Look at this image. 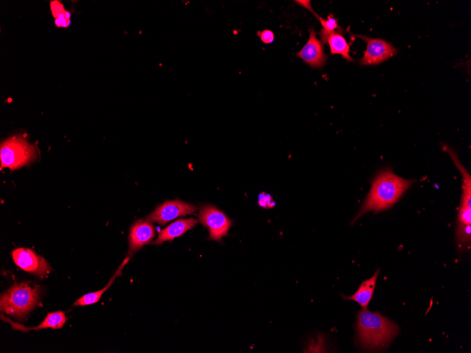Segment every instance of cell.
I'll list each match as a JSON object with an SVG mask.
<instances>
[{
    "label": "cell",
    "mask_w": 471,
    "mask_h": 353,
    "mask_svg": "<svg viewBox=\"0 0 471 353\" xmlns=\"http://www.w3.org/2000/svg\"><path fill=\"white\" fill-rule=\"evenodd\" d=\"M398 333L400 328L377 312L363 309L358 314L356 342L362 350H382L389 346Z\"/></svg>",
    "instance_id": "obj_1"
},
{
    "label": "cell",
    "mask_w": 471,
    "mask_h": 353,
    "mask_svg": "<svg viewBox=\"0 0 471 353\" xmlns=\"http://www.w3.org/2000/svg\"><path fill=\"white\" fill-rule=\"evenodd\" d=\"M391 171L381 172L373 181L371 189L353 222L369 213H379L396 203L413 184Z\"/></svg>",
    "instance_id": "obj_2"
},
{
    "label": "cell",
    "mask_w": 471,
    "mask_h": 353,
    "mask_svg": "<svg viewBox=\"0 0 471 353\" xmlns=\"http://www.w3.org/2000/svg\"><path fill=\"white\" fill-rule=\"evenodd\" d=\"M40 289L33 288L27 283L16 284L0 299L1 312L23 319L26 314L39 303Z\"/></svg>",
    "instance_id": "obj_3"
},
{
    "label": "cell",
    "mask_w": 471,
    "mask_h": 353,
    "mask_svg": "<svg viewBox=\"0 0 471 353\" xmlns=\"http://www.w3.org/2000/svg\"><path fill=\"white\" fill-rule=\"evenodd\" d=\"M37 158V151L30 144L26 137L15 135L3 141L0 150L1 169L12 171L28 165Z\"/></svg>",
    "instance_id": "obj_4"
},
{
    "label": "cell",
    "mask_w": 471,
    "mask_h": 353,
    "mask_svg": "<svg viewBox=\"0 0 471 353\" xmlns=\"http://www.w3.org/2000/svg\"><path fill=\"white\" fill-rule=\"evenodd\" d=\"M447 152L452 157L463 175V195L459 213L457 238H467L471 235V179L470 174L459 162L456 154L450 148Z\"/></svg>",
    "instance_id": "obj_5"
},
{
    "label": "cell",
    "mask_w": 471,
    "mask_h": 353,
    "mask_svg": "<svg viewBox=\"0 0 471 353\" xmlns=\"http://www.w3.org/2000/svg\"><path fill=\"white\" fill-rule=\"evenodd\" d=\"M198 218L200 222L208 228L210 239L219 242L228 235L233 224L223 211L210 204L201 207Z\"/></svg>",
    "instance_id": "obj_6"
},
{
    "label": "cell",
    "mask_w": 471,
    "mask_h": 353,
    "mask_svg": "<svg viewBox=\"0 0 471 353\" xmlns=\"http://www.w3.org/2000/svg\"><path fill=\"white\" fill-rule=\"evenodd\" d=\"M355 37L363 39L367 44L364 55L360 60L361 66L380 64L395 56L398 53L391 44L381 39H372L358 35H355Z\"/></svg>",
    "instance_id": "obj_7"
},
{
    "label": "cell",
    "mask_w": 471,
    "mask_h": 353,
    "mask_svg": "<svg viewBox=\"0 0 471 353\" xmlns=\"http://www.w3.org/2000/svg\"><path fill=\"white\" fill-rule=\"evenodd\" d=\"M196 209L194 205L178 200L167 201L158 206L147 221L164 225L178 217L193 214Z\"/></svg>",
    "instance_id": "obj_8"
},
{
    "label": "cell",
    "mask_w": 471,
    "mask_h": 353,
    "mask_svg": "<svg viewBox=\"0 0 471 353\" xmlns=\"http://www.w3.org/2000/svg\"><path fill=\"white\" fill-rule=\"evenodd\" d=\"M15 263L22 270L41 278L50 272L48 262L28 249H18L12 253Z\"/></svg>",
    "instance_id": "obj_9"
},
{
    "label": "cell",
    "mask_w": 471,
    "mask_h": 353,
    "mask_svg": "<svg viewBox=\"0 0 471 353\" xmlns=\"http://www.w3.org/2000/svg\"><path fill=\"white\" fill-rule=\"evenodd\" d=\"M297 56L314 68H321L327 61L328 56L324 54V45L317 39L313 28L310 30L307 44L297 54Z\"/></svg>",
    "instance_id": "obj_10"
},
{
    "label": "cell",
    "mask_w": 471,
    "mask_h": 353,
    "mask_svg": "<svg viewBox=\"0 0 471 353\" xmlns=\"http://www.w3.org/2000/svg\"><path fill=\"white\" fill-rule=\"evenodd\" d=\"M156 236L155 227L149 222L139 220L130 230L129 249L133 254L149 243Z\"/></svg>",
    "instance_id": "obj_11"
},
{
    "label": "cell",
    "mask_w": 471,
    "mask_h": 353,
    "mask_svg": "<svg viewBox=\"0 0 471 353\" xmlns=\"http://www.w3.org/2000/svg\"><path fill=\"white\" fill-rule=\"evenodd\" d=\"M197 223L198 220L195 219L178 220L160 231L158 238L153 244L160 245L165 241L172 240L176 238L183 236L194 228Z\"/></svg>",
    "instance_id": "obj_12"
},
{
    "label": "cell",
    "mask_w": 471,
    "mask_h": 353,
    "mask_svg": "<svg viewBox=\"0 0 471 353\" xmlns=\"http://www.w3.org/2000/svg\"><path fill=\"white\" fill-rule=\"evenodd\" d=\"M380 270L370 278L362 282L357 292L349 297L342 296L346 300H351L359 304L363 309H367L373 298Z\"/></svg>",
    "instance_id": "obj_13"
},
{
    "label": "cell",
    "mask_w": 471,
    "mask_h": 353,
    "mask_svg": "<svg viewBox=\"0 0 471 353\" xmlns=\"http://www.w3.org/2000/svg\"><path fill=\"white\" fill-rule=\"evenodd\" d=\"M6 321L12 325L13 329L26 332L29 331H38L46 329H62L67 321V318L65 315V312L62 311L48 313L46 317V319L42 323L37 327L32 328L25 327L15 323L8 319H6Z\"/></svg>",
    "instance_id": "obj_14"
},
{
    "label": "cell",
    "mask_w": 471,
    "mask_h": 353,
    "mask_svg": "<svg viewBox=\"0 0 471 353\" xmlns=\"http://www.w3.org/2000/svg\"><path fill=\"white\" fill-rule=\"evenodd\" d=\"M332 55H340L347 61H353L350 55V47L341 31H335L330 35L328 39Z\"/></svg>",
    "instance_id": "obj_15"
},
{
    "label": "cell",
    "mask_w": 471,
    "mask_h": 353,
    "mask_svg": "<svg viewBox=\"0 0 471 353\" xmlns=\"http://www.w3.org/2000/svg\"><path fill=\"white\" fill-rule=\"evenodd\" d=\"M129 261V258H127L123 263L121 265V266L118 268V271L116 272L115 275L111 278L110 281H109V283L107 285V286L102 289V290L99 292H96L94 293H90L88 294L80 299H78L75 303H74V306H86V305H90L95 304L98 303L101 297L103 296V294L106 292L107 290L110 289V287L113 285V282L115 279L122 275V272L123 271V269L124 266L127 264V263Z\"/></svg>",
    "instance_id": "obj_16"
},
{
    "label": "cell",
    "mask_w": 471,
    "mask_h": 353,
    "mask_svg": "<svg viewBox=\"0 0 471 353\" xmlns=\"http://www.w3.org/2000/svg\"><path fill=\"white\" fill-rule=\"evenodd\" d=\"M50 10L57 27L66 28L70 25L71 15L64 9V6L59 1L57 0L51 1Z\"/></svg>",
    "instance_id": "obj_17"
},
{
    "label": "cell",
    "mask_w": 471,
    "mask_h": 353,
    "mask_svg": "<svg viewBox=\"0 0 471 353\" xmlns=\"http://www.w3.org/2000/svg\"><path fill=\"white\" fill-rule=\"evenodd\" d=\"M317 18L322 26V29L319 32L321 42L322 44L328 43L330 35L333 32H335L336 30H341V28L338 24V20L332 15L329 16L328 19H324L319 16H317Z\"/></svg>",
    "instance_id": "obj_18"
},
{
    "label": "cell",
    "mask_w": 471,
    "mask_h": 353,
    "mask_svg": "<svg viewBox=\"0 0 471 353\" xmlns=\"http://www.w3.org/2000/svg\"><path fill=\"white\" fill-rule=\"evenodd\" d=\"M259 204L261 207L269 209L275 206V203L270 195H261L259 198Z\"/></svg>",
    "instance_id": "obj_19"
},
{
    "label": "cell",
    "mask_w": 471,
    "mask_h": 353,
    "mask_svg": "<svg viewBox=\"0 0 471 353\" xmlns=\"http://www.w3.org/2000/svg\"><path fill=\"white\" fill-rule=\"evenodd\" d=\"M261 39L265 44H273L275 40V34L270 30H265L261 33Z\"/></svg>",
    "instance_id": "obj_20"
},
{
    "label": "cell",
    "mask_w": 471,
    "mask_h": 353,
    "mask_svg": "<svg viewBox=\"0 0 471 353\" xmlns=\"http://www.w3.org/2000/svg\"><path fill=\"white\" fill-rule=\"evenodd\" d=\"M295 2H296L298 5L301 6L302 7H303L304 8H306V9H307L308 10H309V11H310L311 12H312V13L313 14V15H315L316 17L318 16V15L313 11V10L312 9L311 4V1H305V0H304V1H303V0H302V1H301V0H299V1H295Z\"/></svg>",
    "instance_id": "obj_21"
}]
</instances>
